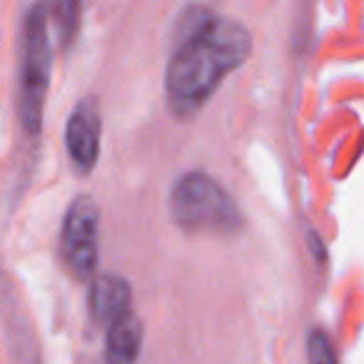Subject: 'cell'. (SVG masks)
Wrapping results in <instances>:
<instances>
[{"label": "cell", "instance_id": "1", "mask_svg": "<svg viewBox=\"0 0 364 364\" xmlns=\"http://www.w3.org/2000/svg\"><path fill=\"white\" fill-rule=\"evenodd\" d=\"M252 53L247 28L195 8L182 21V41L165 73V95L172 115L190 117L215 95L220 82L242 68Z\"/></svg>", "mask_w": 364, "mask_h": 364}, {"label": "cell", "instance_id": "2", "mask_svg": "<svg viewBox=\"0 0 364 364\" xmlns=\"http://www.w3.org/2000/svg\"><path fill=\"white\" fill-rule=\"evenodd\" d=\"M172 220L188 232L235 235L242 230V215L228 190L205 172H185L170 198Z\"/></svg>", "mask_w": 364, "mask_h": 364}, {"label": "cell", "instance_id": "3", "mask_svg": "<svg viewBox=\"0 0 364 364\" xmlns=\"http://www.w3.org/2000/svg\"><path fill=\"white\" fill-rule=\"evenodd\" d=\"M48 8L33 6L23 23V60H21V115L23 130L38 135L43 130V112H46L48 85H50L53 48L48 33Z\"/></svg>", "mask_w": 364, "mask_h": 364}, {"label": "cell", "instance_id": "4", "mask_svg": "<svg viewBox=\"0 0 364 364\" xmlns=\"http://www.w3.org/2000/svg\"><path fill=\"white\" fill-rule=\"evenodd\" d=\"M97 230H100V210H97L92 198H77L68 208L65 220H63V257H65L68 267L77 274V277H87L92 274L97 264Z\"/></svg>", "mask_w": 364, "mask_h": 364}, {"label": "cell", "instance_id": "5", "mask_svg": "<svg viewBox=\"0 0 364 364\" xmlns=\"http://www.w3.org/2000/svg\"><path fill=\"white\" fill-rule=\"evenodd\" d=\"M100 115L92 102H77L68 117L65 147L77 172L87 175L100 157Z\"/></svg>", "mask_w": 364, "mask_h": 364}, {"label": "cell", "instance_id": "6", "mask_svg": "<svg viewBox=\"0 0 364 364\" xmlns=\"http://www.w3.org/2000/svg\"><path fill=\"white\" fill-rule=\"evenodd\" d=\"M130 284L117 274H102L90 287V312L95 322L110 327L120 317L130 314Z\"/></svg>", "mask_w": 364, "mask_h": 364}, {"label": "cell", "instance_id": "7", "mask_svg": "<svg viewBox=\"0 0 364 364\" xmlns=\"http://www.w3.org/2000/svg\"><path fill=\"white\" fill-rule=\"evenodd\" d=\"M142 347V324L135 314H125L107 327L105 362L107 364H135Z\"/></svg>", "mask_w": 364, "mask_h": 364}, {"label": "cell", "instance_id": "8", "mask_svg": "<svg viewBox=\"0 0 364 364\" xmlns=\"http://www.w3.org/2000/svg\"><path fill=\"white\" fill-rule=\"evenodd\" d=\"M53 21H55L58 41L63 48H68L80 28V0H55Z\"/></svg>", "mask_w": 364, "mask_h": 364}, {"label": "cell", "instance_id": "9", "mask_svg": "<svg viewBox=\"0 0 364 364\" xmlns=\"http://www.w3.org/2000/svg\"><path fill=\"white\" fill-rule=\"evenodd\" d=\"M307 359L309 364H337V354L322 329H312L307 337Z\"/></svg>", "mask_w": 364, "mask_h": 364}]
</instances>
